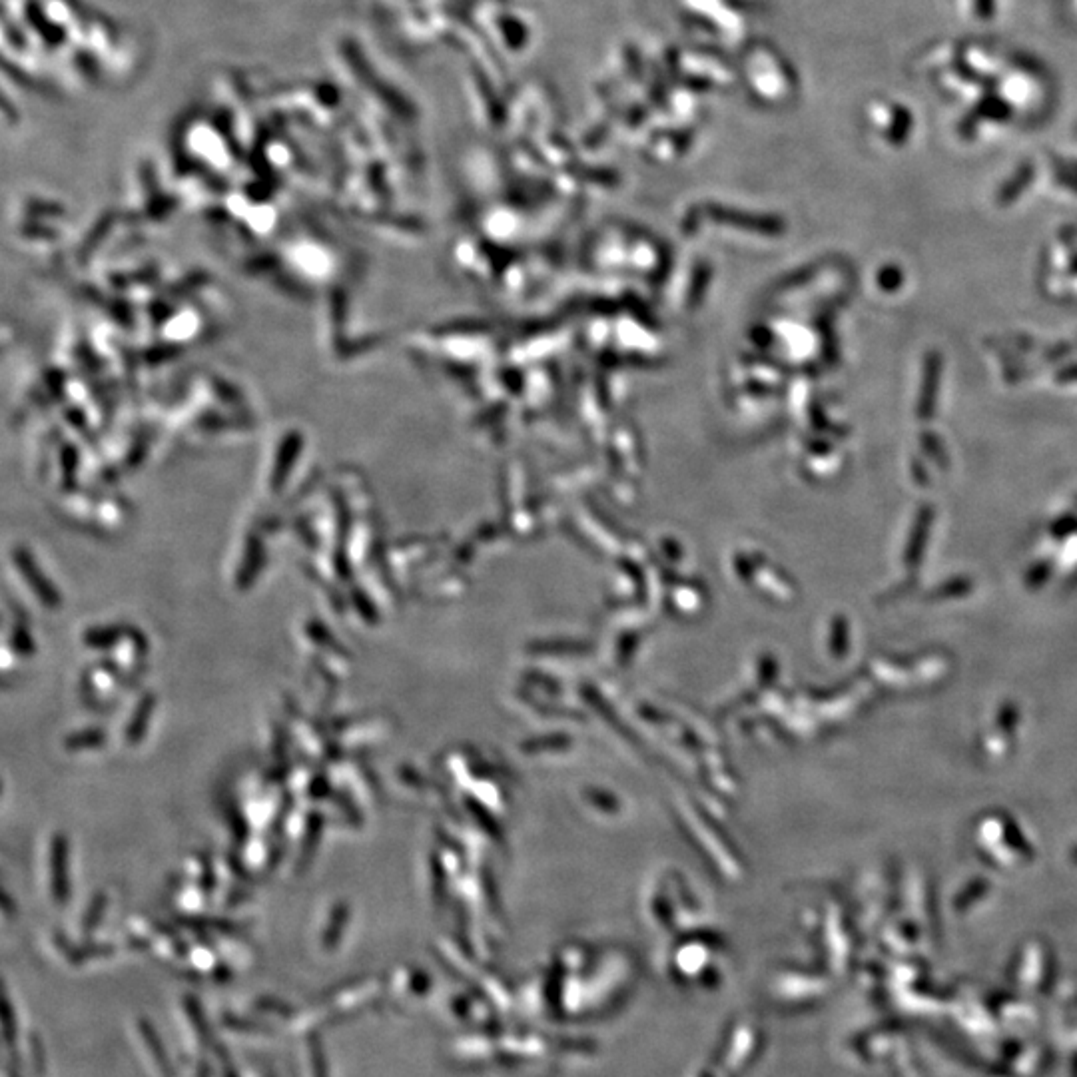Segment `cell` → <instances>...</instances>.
I'll return each mask as SVG.
<instances>
[{
  "label": "cell",
  "mask_w": 1077,
  "mask_h": 1077,
  "mask_svg": "<svg viewBox=\"0 0 1077 1077\" xmlns=\"http://www.w3.org/2000/svg\"><path fill=\"white\" fill-rule=\"evenodd\" d=\"M956 4L966 20L988 24L998 18L1004 0H956Z\"/></svg>",
  "instance_id": "obj_2"
},
{
  "label": "cell",
  "mask_w": 1077,
  "mask_h": 1077,
  "mask_svg": "<svg viewBox=\"0 0 1077 1077\" xmlns=\"http://www.w3.org/2000/svg\"><path fill=\"white\" fill-rule=\"evenodd\" d=\"M940 371H942V359L938 354H932L926 363V385L922 391V417H930V413L936 407V395H938V383H940Z\"/></svg>",
  "instance_id": "obj_3"
},
{
  "label": "cell",
  "mask_w": 1077,
  "mask_h": 1077,
  "mask_svg": "<svg viewBox=\"0 0 1077 1077\" xmlns=\"http://www.w3.org/2000/svg\"><path fill=\"white\" fill-rule=\"evenodd\" d=\"M1074 531H1077L1076 515H1064L1062 519H1058V521L1054 523V533H1056L1058 537L1070 535V533H1074Z\"/></svg>",
  "instance_id": "obj_5"
},
{
  "label": "cell",
  "mask_w": 1077,
  "mask_h": 1077,
  "mask_svg": "<svg viewBox=\"0 0 1077 1077\" xmlns=\"http://www.w3.org/2000/svg\"><path fill=\"white\" fill-rule=\"evenodd\" d=\"M1072 272H1074V274H1077V260H1074V264H1072Z\"/></svg>",
  "instance_id": "obj_7"
},
{
  "label": "cell",
  "mask_w": 1077,
  "mask_h": 1077,
  "mask_svg": "<svg viewBox=\"0 0 1077 1077\" xmlns=\"http://www.w3.org/2000/svg\"><path fill=\"white\" fill-rule=\"evenodd\" d=\"M1077 379V365H1070L1066 367L1064 371L1058 373V381H1064V383H1070V381H1076Z\"/></svg>",
  "instance_id": "obj_6"
},
{
  "label": "cell",
  "mask_w": 1077,
  "mask_h": 1077,
  "mask_svg": "<svg viewBox=\"0 0 1077 1077\" xmlns=\"http://www.w3.org/2000/svg\"><path fill=\"white\" fill-rule=\"evenodd\" d=\"M1032 178H1034V166H1032V164H1030V166H1024V168L1014 176V180H1010V182L1002 188V192H1000V204H1010V202H1014V200L1022 194V190L1032 182Z\"/></svg>",
  "instance_id": "obj_4"
},
{
  "label": "cell",
  "mask_w": 1077,
  "mask_h": 1077,
  "mask_svg": "<svg viewBox=\"0 0 1077 1077\" xmlns=\"http://www.w3.org/2000/svg\"><path fill=\"white\" fill-rule=\"evenodd\" d=\"M936 84L956 134L1028 132L1048 120L1056 84L1032 54L992 40H950L938 50Z\"/></svg>",
  "instance_id": "obj_1"
}]
</instances>
